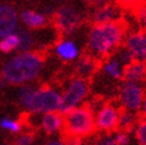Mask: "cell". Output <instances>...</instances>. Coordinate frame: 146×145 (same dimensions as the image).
Masks as SVG:
<instances>
[{"label": "cell", "mask_w": 146, "mask_h": 145, "mask_svg": "<svg viewBox=\"0 0 146 145\" xmlns=\"http://www.w3.org/2000/svg\"><path fill=\"white\" fill-rule=\"evenodd\" d=\"M18 25V13L13 6L0 5V38L16 32Z\"/></svg>", "instance_id": "10"}, {"label": "cell", "mask_w": 146, "mask_h": 145, "mask_svg": "<svg viewBox=\"0 0 146 145\" xmlns=\"http://www.w3.org/2000/svg\"><path fill=\"white\" fill-rule=\"evenodd\" d=\"M56 27L61 32L69 35L72 33L82 23V16L75 7L72 6H62L54 17Z\"/></svg>", "instance_id": "8"}, {"label": "cell", "mask_w": 146, "mask_h": 145, "mask_svg": "<svg viewBox=\"0 0 146 145\" xmlns=\"http://www.w3.org/2000/svg\"><path fill=\"white\" fill-rule=\"evenodd\" d=\"M116 6H119L120 9H127V10H134L138 7L143 0H115Z\"/></svg>", "instance_id": "26"}, {"label": "cell", "mask_w": 146, "mask_h": 145, "mask_svg": "<svg viewBox=\"0 0 146 145\" xmlns=\"http://www.w3.org/2000/svg\"><path fill=\"white\" fill-rule=\"evenodd\" d=\"M94 24H106L112 21L120 20V7L114 4H104L98 6V9L93 13Z\"/></svg>", "instance_id": "12"}, {"label": "cell", "mask_w": 146, "mask_h": 145, "mask_svg": "<svg viewBox=\"0 0 146 145\" xmlns=\"http://www.w3.org/2000/svg\"><path fill=\"white\" fill-rule=\"evenodd\" d=\"M137 121L138 120H137L135 114L133 112L122 110V111H120V114H119L118 130H119V131H127V132H129V130L134 128Z\"/></svg>", "instance_id": "18"}, {"label": "cell", "mask_w": 146, "mask_h": 145, "mask_svg": "<svg viewBox=\"0 0 146 145\" xmlns=\"http://www.w3.org/2000/svg\"><path fill=\"white\" fill-rule=\"evenodd\" d=\"M17 98L20 105L31 114H45L60 108L61 93L50 86L33 88L30 84L19 86Z\"/></svg>", "instance_id": "3"}, {"label": "cell", "mask_w": 146, "mask_h": 145, "mask_svg": "<svg viewBox=\"0 0 146 145\" xmlns=\"http://www.w3.org/2000/svg\"><path fill=\"white\" fill-rule=\"evenodd\" d=\"M45 145H67V143L64 142L63 138H54V139H50L49 142H46Z\"/></svg>", "instance_id": "29"}, {"label": "cell", "mask_w": 146, "mask_h": 145, "mask_svg": "<svg viewBox=\"0 0 146 145\" xmlns=\"http://www.w3.org/2000/svg\"><path fill=\"white\" fill-rule=\"evenodd\" d=\"M89 93V84L87 80L74 77L71 78L63 93H61V104L58 112L65 114L74 108L81 106Z\"/></svg>", "instance_id": "5"}, {"label": "cell", "mask_w": 146, "mask_h": 145, "mask_svg": "<svg viewBox=\"0 0 146 145\" xmlns=\"http://www.w3.org/2000/svg\"><path fill=\"white\" fill-rule=\"evenodd\" d=\"M139 112L143 115V118H146V94H145V96H144V100H143V104L140 106Z\"/></svg>", "instance_id": "30"}, {"label": "cell", "mask_w": 146, "mask_h": 145, "mask_svg": "<svg viewBox=\"0 0 146 145\" xmlns=\"http://www.w3.org/2000/svg\"><path fill=\"white\" fill-rule=\"evenodd\" d=\"M35 142V133L31 131L21 132L14 139V145H32Z\"/></svg>", "instance_id": "23"}, {"label": "cell", "mask_w": 146, "mask_h": 145, "mask_svg": "<svg viewBox=\"0 0 146 145\" xmlns=\"http://www.w3.org/2000/svg\"><path fill=\"white\" fill-rule=\"evenodd\" d=\"M120 110L114 104H102L94 112L95 118V128L102 133H112L118 128Z\"/></svg>", "instance_id": "7"}, {"label": "cell", "mask_w": 146, "mask_h": 145, "mask_svg": "<svg viewBox=\"0 0 146 145\" xmlns=\"http://www.w3.org/2000/svg\"><path fill=\"white\" fill-rule=\"evenodd\" d=\"M114 57L122 64V66H127L128 63H131V62L133 61L132 57H131V55L128 54V51L123 47H120L118 50H116Z\"/></svg>", "instance_id": "25"}, {"label": "cell", "mask_w": 146, "mask_h": 145, "mask_svg": "<svg viewBox=\"0 0 146 145\" xmlns=\"http://www.w3.org/2000/svg\"><path fill=\"white\" fill-rule=\"evenodd\" d=\"M18 37H19V47L18 50H20V53H25V51H30V49L33 44V36L31 35L30 31L21 29V30L16 31Z\"/></svg>", "instance_id": "20"}, {"label": "cell", "mask_w": 146, "mask_h": 145, "mask_svg": "<svg viewBox=\"0 0 146 145\" xmlns=\"http://www.w3.org/2000/svg\"><path fill=\"white\" fill-rule=\"evenodd\" d=\"M145 94L146 93L141 83L123 81L119 90L120 106L122 110L135 113L140 110Z\"/></svg>", "instance_id": "6"}, {"label": "cell", "mask_w": 146, "mask_h": 145, "mask_svg": "<svg viewBox=\"0 0 146 145\" xmlns=\"http://www.w3.org/2000/svg\"><path fill=\"white\" fill-rule=\"evenodd\" d=\"M56 55L63 61H74L80 55V49L71 39H62L55 47Z\"/></svg>", "instance_id": "15"}, {"label": "cell", "mask_w": 146, "mask_h": 145, "mask_svg": "<svg viewBox=\"0 0 146 145\" xmlns=\"http://www.w3.org/2000/svg\"><path fill=\"white\" fill-rule=\"evenodd\" d=\"M18 47H19V37L17 32H13L0 39V51L3 53H11L13 50L18 49Z\"/></svg>", "instance_id": "19"}, {"label": "cell", "mask_w": 146, "mask_h": 145, "mask_svg": "<svg viewBox=\"0 0 146 145\" xmlns=\"http://www.w3.org/2000/svg\"><path fill=\"white\" fill-rule=\"evenodd\" d=\"M88 1L94 4V5H98V6H101V5L106 4V0H88Z\"/></svg>", "instance_id": "31"}, {"label": "cell", "mask_w": 146, "mask_h": 145, "mask_svg": "<svg viewBox=\"0 0 146 145\" xmlns=\"http://www.w3.org/2000/svg\"><path fill=\"white\" fill-rule=\"evenodd\" d=\"M60 1H61V0H60Z\"/></svg>", "instance_id": "33"}, {"label": "cell", "mask_w": 146, "mask_h": 145, "mask_svg": "<svg viewBox=\"0 0 146 145\" xmlns=\"http://www.w3.org/2000/svg\"><path fill=\"white\" fill-rule=\"evenodd\" d=\"M134 13H135V19L139 21V24L146 31V3H141L138 7H135Z\"/></svg>", "instance_id": "24"}, {"label": "cell", "mask_w": 146, "mask_h": 145, "mask_svg": "<svg viewBox=\"0 0 146 145\" xmlns=\"http://www.w3.org/2000/svg\"><path fill=\"white\" fill-rule=\"evenodd\" d=\"M114 139L116 145H129L131 144V136L127 131H119L114 134Z\"/></svg>", "instance_id": "27"}, {"label": "cell", "mask_w": 146, "mask_h": 145, "mask_svg": "<svg viewBox=\"0 0 146 145\" xmlns=\"http://www.w3.org/2000/svg\"><path fill=\"white\" fill-rule=\"evenodd\" d=\"M102 71L113 80H120L123 75V66L115 57H112L102 64Z\"/></svg>", "instance_id": "17"}, {"label": "cell", "mask_w": 146, "mask_h": 145, "mask_svg": "<svg viewBox=\"0 0 146 145\" xmlns=\"http://www.w3.org/2000/svg\"><path fill=\"white\" fill-rule=\"evenodd\" d=\"M133 61L146 63V31H135L125 37L123 44Z\"/></svg>", "instance_id": "9"}, {"label": "cell", "mask_w": 146, "mask_h": 145, "mask_svg": "<svg viewBox=\"0 0 146 145\" xmlns=\"http://www.w3.org/2000/svg\"><path fill=\"white\" fill-rule=\"evenodd\" d=\"M122 77L125 78V81L141 83L144 80H146V63L132 61L123 67Z\"/></svg>", "instance_id": "13"}, {"label": "cell", "mask_w": 146, "mask_h": 145, "mask_svg": "<svg viewBox=\"0 0 146 145\" xmlns=\"http://www.w3.org/2000/svg\"><path fill=\"white\" fill-rule=\"evenodd\" d=\"M43 57L36 51L19 53L7 61L1 69L6 83L23 86L35 81L42 71Z\"/></svg>", "instance_id": "1"}, {"label": "cell", "mask_w": 146, "mask_h": 145, "mask_svg": "<svg viewBox=\"0 0 146 145\" xmlns=\"http://www.w3.org/2000/svg\"><path fill=\"white\" fill-rule=\"evenodd\" d=\"M20 20L29 29H40L48 23V19L44 14L32 10H24L20 13Z\"/></svg>", "instance_id": "16"}, {"label": "cell", "mask_w": 146, "mask_h": 145, "mask_svg": "<svg viewBox=\"0 0 146 145\" xmlns=\"http://www.w3.org/2000/svg\"><path fill=\"white\" fill-rule=\"evenodd\" d=\"M40 128L49 136H55L63 132V114L58 111L42 114L39 120Z\"/></svg>", "instance_id": "11"}, {"label": "cell", "mask_w": 146, "mask_h": 145, "mask_svg": "<svg viewBox=\"0 0 146 145\" xmlns=\"http://www.w3.org/2000/svg\"><path fill=\"white\" fill-rule=\"evenodd\" d=\"M0 128L10 133H19L21 131V122L12 118H3L0 120Z\"/></svg>", "instance_id": "22"}, {"label": "cell", "mask_w": 146, "mask_h": 145, "mask_svg": "<svg viewBox=\"0 0 146 145\" xmlns=\"http://www.w3.org/2000/svg\"><path fill=\"white\" fill-rule=\"evenodd\" d=\"M94 145H116L115 139H114V134L104 133L102 136H100L99 138L95 139Z\"/></svg>", "instance_id": "28"}, {"label": "cell", "mask_w": 146, "mask_h": 145, "mask_svg": "<svg viewBox=\"0 0 146 145\" xmlns=\"http://www.w3.org/2000/svg\"><path fill=\"white\" fill-rule=\"evenodd\" d=\"M6 84V82H5V80L3 78V76L1 75H0V89H1L3 88V87Z\"/></svg>", "instance_id": "32"}, {"label": "cell", "mask_w": 146, "mask_h": 145, "mask_svg": "<svg viewBox=\"0 0 146 145\" xmlns=\"http://www.w3.org/2000/svg\"><path fill=\"white\" fill-rule=\"evenodd\" d=\"M96 69H98V60L94 59L90 55H84L80 57L75 66V71L77 75L76 77L87 80L94 75Z\"/></svg>", "instance_id": "14"}, {"label": "cell", "mask_w": 146, "mask_h": 145, "mask_svg": "<svg viewBox=\"0 0 146 145\" xmlns=\"http://www.w3.org/2000/svg\"><path fill=\"white\" fill-rule=\"evenodd\" d=\"M134 138L138 145H146V118L137 121L134 126Z\"/></svg>", "instance_id": "21"}, {"label": "cell", "mask_w": 146, "mask_h": 145, "mask_svg": "<svg viewBox=\"0 0 146 145\" xmlns=\"http://www.w3.org/2000/svg\"><path fill=\"white\" fill-rule=\"evenodd\" d=\"M94 112L88 105H81L63 114L64 137L82 139L95 132Z\"/></svg>", "instance_id": "4"}, {"label": "cell", "mask_w": 146, "mask_h": 145, "mask_svg": "<svg viewBox=\"0 0 146 145\" xmlns=\"http://www.w3.org/2000/svg\"><path fill=\"white\" fill-rule=\"evenodd\" d=\"M121 20L106 24H94L88 33L87 48L94 59H102L119 48L125 38L126 29Z\"/></svg>", "instance_id": "2"}]
</instances>
